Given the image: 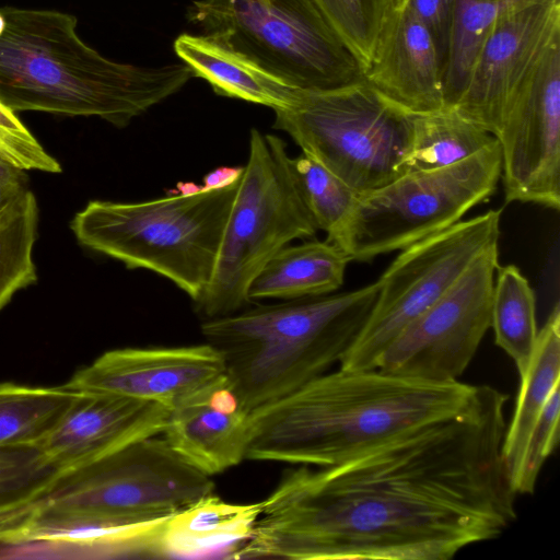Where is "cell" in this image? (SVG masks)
<instances>
[{
  "label": "cell",
  "instance_id": "d590c367",
  "mask_svg": "<svg viewBox=\"0 0 560 560\" xmlns=\"http://www.w3.org/2000/svg\"><path fill=\"white\" fill-rule=\"evenodd\" d=\"M10 118H11L10 109L8 107H5L0 102V131L8 125ZM0 154L2 156H4L5 159H8L9 161H11L12 163H14L12 155H11L5 142L3 141L1 135H0Z\"/></svg>",
  "mask_w": 560,
  "mask_h": 560
},
{
  "label": "cell",
  "instance_id": "ffe728a7",
  "mask_svg": "<svg viewBox=\"0 0 560 560\" xmlns=\"http://www.w3.org/2000/svg\"><path fill=\"white\" fill-rule=\"evenodd\" d=\"M177 57L194 77L206 80L217 94L275 109L289 107L301 90L271 75L254 61L202 34H182L174 43Z\"/></svg>",
  "mask_w": 560,
  "mask_h": 560
},
{
  "label": "cell",
  "instance_id": "4fadbf2b",
  "mask_svg": "<svg viewBox=\"0 0 560 560\" xmlns=\"http://www.w3.org/2000/svg\"><path fill=\"white\" fill-rule=\"evenodd\" d=\"M505 202L560 208V36L517 91L497 136Z\"/></svg>",
  "mask_w": 560,
  "mask_h": 560
},
{
  "label": "cell",
  "instance_id": "d6a6232c",
  "mask_svg": "<svg viewBox=\"0 0 560 560\" xmlns=\"http://www.w3.org/2000/svg\"><path fill=\"white\" fill-rule=\"evenodd\" d=\"M406 4L430 32L443 68L452 26L453 0H407Z\"/></svg>",
  "mask_w": 560,
  "mask_h": 560
},
{
  "label": "cell",
  "instance_id": "4316f807",
  "mask_svg": "<svg viewBox=\"0 0 560 560\" xmlns=\"http://www.w3.org/2000/svg\"><path fill=\"white\" fill-rule=\"evenodd\" d=\"M81 392L0 383V447L38 445Z\"/></svg>",
  "mask_w": 560,
  "mask_h": 560
},
{
  "label": "cell",
  "instance_id": "6da1fadb",
  "mask_svg": "<svg viewBox=\"0 0 560 560\" xmlns=\"http://www.w3.org/2000/svg\"><path fill=\"white\" fill-rule=\"evenodd\" d=\"M508 399L477 385L451 418L340 464L287 471L230 557L448 560L498 538L517 518L501 453Z\"/></svg>",
  "mask_w": 560,
  "mask_h": 560
},
{
  "label": "cell",
  "instance_id": "1f68e13d",
  "mask_svg": "<svg viewBox=\"0 0 560 560\" xmlns=\"http://www.w3.org/2000/svg\"><path fill=\"white\" fill-rule=\"evenodd\" d=\"M560 384L557 385L536 420L512 489L516 494H533L538 476L559 441Z\"/></svg>",
  "mask_w": 560,
  "mask_h": 560
},
{
  "label": "cell",
  "instance_id": "4dcf8cb0",
  "mask_svg": "<svg viewBox=\"0 0 560 560\" xmlns=\"http://www.w3.org/2000/svg\"><path fill=\"white\" fill-rule=\"evenodd\" d=\"M57 474L38 445L0 447V509L42 497Z\"/></svg>",
  "mask_w": 560,
  "mask_h": 560
},
{
  "label": "cell",
  "instance_id": "836d02e7",
  "mask_svg": "<svg viewBox=\"0 0 560 560\" xmlns=\"http://www.w3.org/2000/svg\"><path fill=\"white\" fill-rule=\"evenodd\" d=\"M25 171L0 154V206L26 188Z\"/></svg>",
  "mask_w": 560,
  "mask_h": 560
},
{
  "label": "cell",
  "instance_id": "e575fe53",
  "mask_svg": "<svg viewBox=\"0 0 560 560\" xmlns=\"http://www.w3.org/2000/svg\"><path fill=\"white\" fill-rule=\"evenodd\" d=\"M244 167H218L203 177L201 189H219L237 183L243 175Z\"/></svg>",
  "mask_w": 560,
  "mask_h": 560
},
{
  "label": "cell",
  "instance_id": "8992f818",
  "mask_svg": "<svg viewBox=\"0 0 560 560\" xmlns=\"http://www.w3.org/2000/svg\"><path fill=\"white\" fill-rule=\"evenodd\" d=\"M285 142L253 128L249 154L223 232L210 283L195 303L206 319L240 312L261 268L317 228L301 196Z\"/></svg>",
  "mask_w": 560,
  "mask_h": 560
},
{
  "label": "cell",
  "instance_id": "f1b7e54d",
  "mask_svg": "<svg viewBox=\"0 0 560 560\" xmlns=\"http://www.w3.org/2000/svg\"><path fill=\"white\" fill-rule=\"evenodd\" d=\"M301 196L317 228L337 245L353 212L359 192L316 160L301 152L291 159Z\"/></svg>",
  "mask_w": 560,
  "mask_h": 560
},
{
  "label": "cell",
  "instance_id": "cb8c5ba5",
  "mask_svg": "<svg viewBox=\"0 0 560 560\" xmlns=\"http://www.w3.org/2000/svg\"><path fill=\"white\" fill-rule=\"evenodd\" d=\"M549 0H453L448 48L443 66L444 107L453 108L475 58L497 22L524 7Z\"/></svg>",
  "mask_w": 560,
  "mask_h": 560
},
{
  "label": "cell",
  "instance_id": "d4e9b609",
  "mask_svg": "<svg viewBox=\"0 0 560 560\" xmlns=\"http://www.w3.org/2000/svg\"><path fill=\"white\" fill-rule=\"evenodd\" d=\"M491 327L497 346L514 361L520 377L530 363L538 330L536 300L515 265L498 266L491 299Z\"/></svg>",
  "mask_w": 560,
  "mask_h": 560
},
{
  "label": "cell",
  "instance_id": "e0dca14e",
  "mask_svg": "<svg viewBox=\"0 0 560 560\" xmlns=\"http://www.w3.org/2000/svg\"><path fill=\"white\" fill-rule=\"evenodd\" d=\"M170 412L151 401L81 392L38 447L60 474L135 441L162 434Z\"/></svg>",
  "mask_w": 560,
  "mask_h": 560
},
{
  "label": "cell",
  "instance_id": "9a60e30c",
  "mask_svg": "<svg viewBox=\"0 0 560 560\" xmlns=\"http://www.w3.org/2000/svg\"><path fill=\"white\" fill-rule=\"evenodd\" d=\"M224 376L221 353L205 342L108 350L78 370L63 386L151 401L172 410Z\"/></svg>",
  "mask_w": 560,
  "mask_h": 560
},
{
  "label": "cell",
  "instance_id": "44dd1931",
  "mask_svg": "<svg viewBox=\"0 0 560 560\" xmlns=\"http://www.w3.org/2000/svg\"><path fill=\"white\" fill-rule=\"evenodd\" d=\"M347 254L329 241H307L279 250L248 288L252 302L296 300L331 294L343 283Z\"/></svg>",
  "mask_w": 560,
  "mask_h": 560
},
{
  "label": "cell",
  "instance_id": "5bb4252c",
  "mask_svg": "<svg viewBox=\"0 0 560 560\" xmlns=\"http://www.w3.org/2000/svg\"><path fill=\"white\" fill-rule=\"evenodd\" d=\"M560 36V0L516 10L483 40L455 108L497 138L512 100Z\"/></svg>",
  "mask_w": 560,
  "mask_h": 560
},
{
  "label": "cell",
  "instance_id": "d6986e66",
  "mask_svg": "<svg viewBox=\"0 0 560 560\" xmlns=\"http://www.w3.org/2000/svg\"><path fill=\"white\" fill-rule=\"evenodd\" d=\"M364 78L413 114L444 108L438 49L428 28L406 3L384 34Z\"/></svg>",
  "mask_w": 560,
  "mask_h": 560
},
{
  "label": "cell",
  "instance_id": "603a6c76",
  "mask_svg": "<svg viewBox=\"0 0 560 560\" xmlns=\"http://www.w3.org/2000/svg\"><path fill=\"white\" fill-rule=\"evenodd\" d=\"M502 442V459L510 483L517 475L529 433L560 378V305L557 302L538 331L532 360Z\"/></svg>",
  "mask_w": 560,
  "mask_h": 560
},
{
  "label": "cell",
  "instance_id": "52a82bcc",
  "mask_svg": "<svg viewBox=\"0 0 560 560\" xmlns=\"http://www.w3.org/2000/svg\"><path fill=\"white\" fill-rule=\"evenodd\" d=\"M273 128L359 194L407 173L413 113L365 78L324 91H300L287 108L275 109Z\"/></svg>",
  "mask_w": 560,
  "mask_h": 560
},
{
  "label": "cell",
  "instance_id": "9c48e42d",
  "mask_svg": "<svg viewBox=\"0 0 560 560\" xmlns=\"http://www.w3.org/2000/svg\"><path fill=\"white\" fill-rule=\"evenodd\" d=\"M501 172L498 139L455 164L407 172L359 194L337 246L357 261L401 250L462 221L494 194Z\"/></svg>",
  "mask_w": 560,
  "mask_h": 560
},
{
  "label": "cell",
  "instance_id": "7c38bea8",
  "mask_svg": "<svg viewBox=\"0 0 560 560\" xmlns=\"http://www.w3.org/2000/svg\"><path fill=\"white\" fill-rule=\"evenodd\" d=\"M498 244L482 250L456 282L388 346L378 370L419 380L457 381L491 327Z\"/></svg>",
  "mask_w": 560,
  "mask_h": 560
},
{
  "label": "cell",
  "instance_id": "8fae6325",
  "mask_svg": "<svg viewBox=\"0 0 560 560\" xmlns=\"http://www.w3.org/2000/svg\"><path fill=\"white\" fill-rule=\"evenodd\" d=\"M501 210H488L401 249L377 280L371 313L339 362L376 369L397 336L433 305L487 247L498 244Z\"/></svg>",
  "mask_w": 560,
  "mask_h": 560
},
{
  "label": "cell",
  "instance_id": "5b68a950",
  "mask_svg": "<svg viewBox=\"0 0 560 560\" xmlns=\"http://www.w3.org/2000/svg\"><path fill=\"white\" fill-rule=\"evenodd\" d=\"M240 180L141 202L93 200L71 230L83 246L166 278L196 303L210 283Z\"/></svg>",
  "mask_w": 560,
  "mask_h": 560
},
{
  "label": "cell",
  "instance_id": "7402d4cb",
  "mask_svg": "<svg viewBox=\"0 0 560 560\" xmlns=\"http://www.w3.org/2000/svg\"><path fill=\"white\" fill-rule=\"evenodd\" d=\"M262 511V501L235 504L207 494L172 514L160 535L162 557H192L246 540Z\"/></svg>",
  "mask_w": 560,
  "mask_h": 560
},
{
  "label": "cell",
  "instance_id": "f546056e",
  "mask_svg": "<svg viewBox=\"0 0 560 560\" xmlns=\"http://www.w3.org/2000/svg\"><path fill=\"white\" fill-rule=\"evenodd\" d=\"M407 0H314L364 72Z\"/></svg>",
  "mask_w": 560,
  "mask_h": 560
},
{
  "label": "cell",
  "instance_id": "7a4b0ae2",
  "mask_svg": "<svg viewBox=\"0 0 560 560\" xmlns=\"http://www.w3.org/2000/svg\"><path fill=\"white\" fill-rule=\"evenodd\" d=\"M477 385L339 368L249 415L245 459L325 467L451 418Z\"/></svg>",
  "mask_w": 560,
  "mask_h": 560
},
{
  "label": "cell",
  "instance_id": "2e32d148",
  "mask_svg": "<svg viewBox=\"0 0 560 560\" xmlns=\"http://www.w3.org/2000/svg\"><path fill=\"white\" fill-rule=\"evenodd\" d=\"M170 516L125 521L55 510L42 501L25 526L0 546V558L162 557L160 535Z\"/></svg>",
  "mask_w": 560,
  "mask_h": 560
},
{
  "label": "cell",
  "instance_id": "ac0fdd59",
  "mask_svg": "<svg viewBox=\"0 0 560 560\" xmlns=\"http://www.w3.org/2000/svg\"><path fill=\"white\" fill-rule=\"evenodd\" d=\"M249 415L225 375L173 408L162 436L188 464L212 476L245 459Z\"/></svg>",
  "mask_w": 560,
  "mask_h": 560
},
{
  "label": "cell",
  "instance_id": "ba28073f",
  "mask_svg": "<svg viewBox=\"0 0 560 560\" xmlns=\"http://www.w3.org/2000/svg\"><path fill=\"white\" fill-rule=\"evenodd\" d=\"M189 20L296 90H330L364 78L314 0H197Z\"/></svg>",
  "mask_w": 560,
  "mask_h": 560
},
{
  "label": "cell",
  "instance_id": "277c9868",
  "mask_svg": "<svg viewBox=\"0 0 560 560\" xmlns=\"http://www.w3.org/2000/svg\"><path fill=\"white\" fill-rule=\"evenodd\" d=\"M378 290L376 281L345 293L256 305L206 319L201 334L221 353L228 381L250 412L339 365Z\"/></svg>",
  "mask_w": 560,
  "mask_h": 560
},
{
  "label": "cell",
  "instance_id": "484cf974",
  "mask_svg": "<svg viewBox=\"0 0 560 560\" xmlns=\"http://www.w3.org/2000/svg\"><path fill=\"white\" fill-rule=\"evenodd\" d=\"M497 138L455 108L416 114L407 172L441 168L460 162Z\"/></svg>",
  "mask_w": 560,
  "mask_h": 560
},
{
  "label": "cell",
  "instance_id": "3957f363",
  "mask_svg": "<svg viewBox=\"0 0 560 560\" xmlns=\"http://www.w3.org/2000/svg\"><path fill=\"white\" fill-rule=\"evenodd\" d=\"M0 10V102L14 113L95 116L125 127L194 77L184 62L152 68L104 57L81 39L72 14Z\"/></svg>",
  "mask_w": 560,
  "mask_h": 560
},
{
  "label": "cell",
  "instance_id": "83f0119b",
  "mask_svg": "<svg viewBox=\"0 0 560 560\" xmlns=\"http://www.w3.org/2000/svg\"><path fill=\"white\" fill-rule=\"evenodd\" d=\"M38 208L25 188L0 206V311L37 279L33 261Z\"/></svg>",
  "mask_w": 560,
  "mask_h": 560
},
{
  "label": "cell",
  "instance_id": "30bf717a",
  "mask_svg": "<svg viewBox=\"0 0 560 560\" xmlns=\"http://www.w3.org/2000/svg\"><path fill=\"white\" fill-rule=\"evenodd\" d=\"M213 490L211 476L160 434L58 474L42 501L55 510L145 521L170 516Z\"/></svg>",
  "mask_w": 560,
  "mask_h": 560
}]
</instances>
